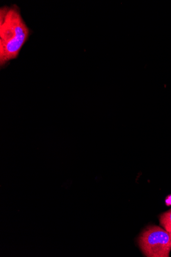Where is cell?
Wrapping results in <instances>:
<instances>
[{
	"instance_id": "7a4b0ae2",
	"label": "cell",
	"mask_w": 171,
	"mask_h": 257,
	"mask_svg": "<svg viewBox=\"0 0 171 257\" xmlns=\"http://www.w3.org/2000/svg\"><path fill=\"white\" fill-rule=\"evenodd\" d=\"M138 244L146 257H169L171 251L169 232L157 225L145 228L138 238Z\"/></svg>"
},
{
	"instance_id": "3957f363",
	"label": "cell",
	"mask_w": 171,
	"mask_h": 257,
	"mask_svg": "<svg viewBox=\"0 0 171 257\" xmlns=\"http://www.w3.org/2000/svg\"><path fill=\"white\" fill-rule=\"evenodd\" d=\"M159 221L163 229L168 232L171 231V208L160 215Z\"/></svg>"
},
{
	"instance_id": "277c9868",
	"label": "cell",
	"mask_w": 171,
	"mask_h": 257,
	"mask_svg": "<svg viewBox=\"0 0 171 257\" xmlns=\"http://www.w3.org/2000/svg\"><path fill=\"white\" fill-rule=\"evenodd\" d=\"M169 234L170 239H171V231L169 232Z\"/></svg>"
},
{
	"instance_id": "6da1fadb",
	"label": "cell",
	"mask_w": 171,
	"mask_h": 257,
	"mask_svg": "<svg viewBox=\"0 0 171 257\" xmlns=\"http://www.w3.org/2000/svg\"><path fill=\"white\" fill-rule=\"evenodd\" d=\"M31 31L19 8L14 5L0 10V65L5 66L18 57L27 42Z\"/></svg>"
}]
</instances>
